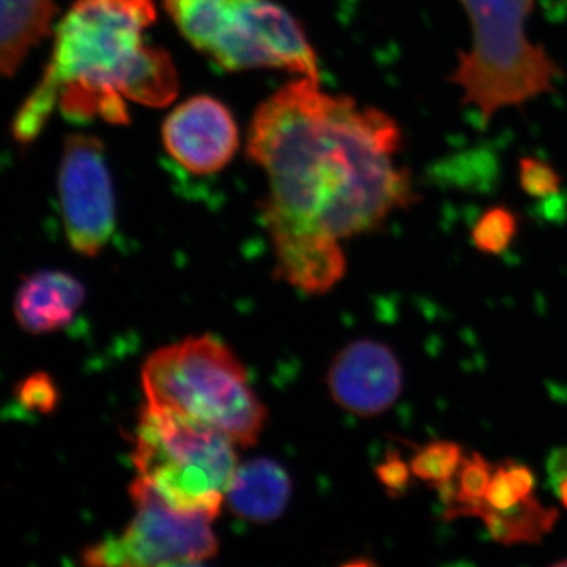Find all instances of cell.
Listing matches in <instances>:
<instances>
[{"label": "cell", "mask_w": 567, "mask_h": 567, "mask_svg": "<svg viewBox=\"0 0 567 567\" xmlns=\"http://www.w3.org/2000/svg\"><path fill=\"white\" fill-rule=\"evenodd\" d=\"M401 145L394 118L323 92L312 78L260 104L246 152L267 174L262 216L276 278L306 295L327 293L344 278L341 240L374 233L416 200L395 163Z\"/></svg>", "instance_id": "1"}, {"label": "cell", "mask_w": 567, "mask_h": 567, "mask_svg": "<svg viewBox=\"0 0 567 567\" xmlns=\"http://www.w3.org/2000/svg\"><path fill=\"white\" fill-rule=\"evenodd\" d=\"M155 20L153 0H74L59 22L43 78L14 117V140H37L55 110L71 122L126 125L125 100L152 107L174 102L173 59L144 43Z\"/></svg>", "instance_id": "2"}, {"label": "cell", "mask_w": 567, "mask_h": 567, "mask_svg": "<svg viewBox=\"0 0 567 567\" xmlns=\"http://www.w3.org/2000/svg\"><path fill=\"white\" fill-rule=\"evenodd\" d=\"M145 401L210 425L235 445L259 442L267 409L244 363L213 334L189 336L148 354L141 371Z\"/></svg>", "instance_id": "3"}, {"label": "cell", "mask_w": 567, "mask_h": 567, "mask_svg": "<svg viewBox=\"0 0 567 567\" xmlns=\"http://www.w3.org/2000/svg\"><path fill=\"white\" fill-rule=\"evenodd\" d=\"M132 457L137 484L178 513L212 520L221 513L240 465L229 436L147 401L134 429Z\"/></svg>", "instance_id": "4"}, {"label": "cell", "mask_w": 567, "mask_h": 567, "mask_svg": "<svg viewBox=\"0 0 567 567\" xmlns=\"http://www.w3.org/2000/svg\"><path fill=\"white\" fill-rule=\"evenodd\" d=\"M472 24V48L458 54L451 81L484 122L554 89L561 70L527 35L535 0H461Z\"/></svg>", "instance_id": "5"}, {"label": "cell", "mask_w": 567, "mask_h": 567, "mask_svg": "<svg viewBox=\"0 0 567 567\" xmlns=\"http://www.w3.org/2000/svg\"><path fill=\"white\" fill-rule=\"evenodd\" d=\"M178 31L227 70L284 69L319 80L308 37L268 0H164Z\"/></svg>", "instance_id": "6"}, {"label": "cell", "mask_w": 567, "mask_h": 567, "mask_svg": "<svg viewBox=\"0 0 567 567\" xmlns=\"http://www.w3.org/2000/svg\"><path fill=\"white\" fill-rule=\"evenodd\" d=\"M134 517L121 535L82 550L85 566L158 567L203 565L215 558L219 540L212 518L183 514L136 481L130 486Z\"/></svg>", "instance_id": "7"}, {"label": "cell", "mask_w": 567, "mask_h": 567, "mask_svg": "<svg viewBox=\"0 0 567 567\" xmlns=\"http://www.w3.org/2000/svg\"><path fill=\"white\" fill-rule=\"evenodd\" d=\"M63 229L74 252L96 257L115 233V197L103 142L70 134L59 166Z\"/></svg>", "instance_id": "8"}, {"label": "cell", "mask_w": 567, "mask_h": 567, "mask_svg": "<svg viewBox=\"0 0 567 567\" xmlns=\"http://www.w3.org/2000/svg\"><path fill=\"white\" fill-rule=\"evenodd\" d=\"M334 404L360 417L382 415L404 391V371L385 342L358 339L339 350L327 374Z\"/></svg>", "instance_id": "9"}, {"label": "cell", "mask_w": 567, "mask_h": 567, "mask_svg": "<svg viewBox=\"0 0 567 567\" xmlns=\"http://www.w3.org/2000/svg\"><path fill=\"white\" fill-rule=\"evenodd\" d=\"M163 142L167 153L196 175L224 169L240 144L233 112L212 96L186 100L163 123Z\"/></svg>", "instance_id": "10"}, {"label": "cell", "mask_w": 567, "mask_h": 567, "mask_svg": "<svg viewBox=\"0 0 567 567\" xmlns=\"http://www.w3.org/2000/svg\"><path fill=\"white\" fill-rule=\"evenodd\" d=\"M84 284L62 270L24 276L13 298V316L25 333L48 334L73 322L84 305Z\"/></svg>", "instance_id": "11"}, {"label": "cell", "mask_w": 567, "mask_h": 567, "mask_svg": "<svg viewBox=\"0 0 567 567\" xmlns=\"http://www.w3.org/2000/svg\"><path fill=\"white\" fill-rule=\"evenodd\" d=\"M292 496V480L278 462L257 457L238 465L226 494L230 513L252 524L281 517Z\"/></svg>", "instance_id": "12"}, {"label": "cell", "mask_w": 567, "mask_h": 567, "mask_svg": "<svg viewBox=\"0 0 567 567\" xmlns=\"http://www.w3.org/2000/svg\"><path fill=\"white\" fill-rule=\"evenodd\" d=\"M55 10V0H0V78L13 76L50 35Z\"/></svg>", "instance_id": "13"}, {"label": "cell", "mask_w": 567, "mask_h": 567, "mask_svg": "<svg viewBox=\"0 0 567 567\" xmlns=\"http://www.w3.org/2000/svg\"><path fill=\"white\" fill-rule=\"evenodd\" d=\"M461 517L481 518L495 543L511 547L539 544L557 524L558 511L540 505L535 496L506 513L492 509L483 502L465 509Z\"/></svg>", "instance_id": "14"}, {"label": "cell", "mask_w": 567, "mask_h": 567, "mask_svg": "<svg viewBox=\"0 0 567 567\" xmlns=\"http://www.w3.org/2000/svg\"><path fill=\"white\" fill-rule=\"evenodd\" d=\"M462 461H464V451L461 445L456 442L436 440L423 447H417L409 464L413 476L435 488L456 477Z\"/></svg>", "instance_id": "15"}, {"label": "cell", "mask_w": 567, "mask_h": 567, "mask_svg": "<svg viewBox=\"0 0 567 567\" xmlns=\"http://www.w3.org/2000/svg\"><path fill=\"white\" fill-rule=\"evenodd\" d=\"M492 473H494V466L488 464L483 454L473 453L472 456H464L456 480H454L456 481V498L450 506H446L443 517L446 520H454V518L461 517L468 507L483 503Z\"/></svg>", "instance_id": "16"}, {"label": "cell", "mask_w": 567, "mask_h": 567, "mask_svg": "<svg viewBox=\"0 0 567 567\" xmlns=\"http://www.w3.org/2000/svg\"><path fill=\"white\" fill-rule=\"evenodd\" d=\"M517 234V218L507 208H491L481 216L475 229H473V244L481 252L496 254L505 252L513 244Z\"/></svg>", "instance_id": "17"}, {"label": "cell", "mask_w": 567, "mask_h": 567, "mask_svg": "<svg viewBox=\"0 0 567 567\" xmlns=\"http://www.w3.org/2000/svg\"><path fill=\"white\" fill-rule=\"evenodd\" d=\"M13 395L22 409L48 416L61 404V391L47 372H33L13 388Z\"/></svg>", "instance_id": "18"}, {"label": "cell", "mask_w": 567, "mask_h": 567, "mask_svg": "<svg viewBox=\"0 0 567 567\" xmlns=\"http://www.w3.org/2000/svg\"><path fill=\"white\" fill-rule=\"evenodd\" d=\"M412 468L402 458L399 451L388 454L385 462L377 466V477L380 483L390 492V495H404L412 481Z\"/></svg>", "instance_id": "19"}, {"label": "cell", "mask_w": 567, "mask_h": 567, "mask_svg": "<svg viewBox=\"0 0 567 567\" xmlns=\"http://www.w3.org/2000/svg\"><path fill=\"white\" fill-rule=\"evenodd\" d=\"M520 182L525 192L532 196H547L557 192L558 177L555 171L547 164L535 162V159H525L520 166Z\"/></svg>", "instance_id": "20"}, {"label": "cell", "mask_w": 567, "mask_h": 567, "mask_svg": "<svg viewBox=\"0 0 567 567\" xmlns=\"http://www.w3.org/2000/svg\"><path fill=\"white\" fill-rule=\"evenodd\" d=\"M484 503L492 509L499 511V513H506V511L514 509V507L524 503L517 498L516 492L511 487L505 464L494 466Z\"/></svg>", "instance_id": "21"}, {"label": "cell", "mask_w": 567, "mask_h": 567, "mask_svg": "<svg viewBox=\"0 0 567 567\" xmlns=\"http://www.w3.org/2000/svg\"><path fill=\"white\" fill-rule=\"evenodd\" d=\"M505 465L511 487L516 492L517 498L520 502L535 498L536 476L533 470L514 461H506Z\"/></svg>", "instance_id": "22"}, {"label": "cell", "mask_w": 567, "mask_h": 567, "mask_svg": "<svg viewBox=\"0 0 567 567\" xmlns=\"http://www.w3.org/2000/svg\"><path fill=\"white\" fill-rule=\"evenodd\" d=\"M547 470L548 476H550L554 483L559 477L567 475V447H561V450H557L551 454L550 458H548Z\"/></svg>", "instance_id": "23"}, {"label": "cell", "mask_w": 567, "mask_h": 567, "mask_svg": "<svg viewBox=\"0 0 567 567\" xmlns=\"http://www.w3.org/2000/svg\"><path fill=\"white\" fill-rule=\"evenodd\" d=\"M555 491H557L559 502H561V505L567 509V475L555 481Z\"/></svg>", "instance_id": "24"}, {"label": "cell", "mask_w": 567, "mask_h": 567, "mask_svg": "<svg viewBox=\"0 0 567 567\" xmlns=\"http://www.w3.org/2000/svg\"><path fill=\"white\" fill-rule=\"evenodd\" d=\"M555 566H565V567H567V559H563V561L555 563Z\"/></svg>", "instance_id": "25"}]
</instances>
